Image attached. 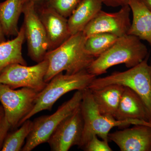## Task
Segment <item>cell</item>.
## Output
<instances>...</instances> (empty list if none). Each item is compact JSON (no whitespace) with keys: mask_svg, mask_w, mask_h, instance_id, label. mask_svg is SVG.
<instances>
[{"mask_svg":"<svg viewBox=\"0 0 151 151\" xmlns=\"http://www.w3.org/2000/svg\"><path fill=\"white\" fill-rule=\"evenodd\" d=\"M86 38L83 32L77 33L56 48L47 51L44 58L48 62L45 82L47 83L63 71L66 74H73L87 70L95 58L86 52Z\"/></svg>","mask_w":151,"mask_h":151,"instance_id":"6da1fadb","label":"cell"},{"mask_svg":"<svg viewBox=\"0 0 151 151\" xmlns=\"http://www.w3.org/2000/svg\"><path fill=\"white\" fill-rule=\"evenodd\" d=\"M141 40L130 35L119 37L108 50L94 58L86 70L96 76L115 65L124 64L130 68L138 65L148 56V49Z\"/></svg>","mask_w":151,"mask_h":151,"instance_id":"7a4b0ae2","label":"cell"},{"mask_svg":"<svg viewBox=\"0 0 151 151\" xmlns=\"http://www.w3.org/2000/svg\"><path fill=\"white\" fill-rule=\"evenodd\" d=\"M80 108L84 121V129L78 147L83 149L89 140L96 135L104 140H109L108 134L114 127L123 128L131 125H145L151 127V123L143 120H117L113 116L101 114L95 104L92 92L89 88L82 90Z\"/></svg>","mask_w":151,"mask_h":151,"instance_id":"3957f363","label":"cell"},{"mask_svg":"<svg viewBox=\"0 0 151 151\" xmlns=\"http://www.w3.org/2000/svg\"><path fill=\"white\" fill-rule=\"evenodd\" d=\"M96 78L87 70L73 74L60 73L47 82L46 86L39 92L32 111L22 121L23 123L41 111H51L55 102L60 97L73 90H82L88 88Z\"/></svg>","mask_w":151,"mask_h":151,"instance_id":"277c9868","label":"cell"},{"mask_svg":"<svg viewBox=\"0 0 151 151\" xmlns=\"http://www.w3.org/2000/svg\"><path fill=\"white\" fill-rule=\"evenodd\" d=\"M148 56L138 65L123 72H113L102 78H95L88 88L100 89L108 85L119 84L128 87L141 97L145 105L151 123V65Z\"/></svg>","mask_w":151,"mask_h":151,"instance_id":"5b68a950","label":"cell"},{"mask_svg":"<svg viewBox=\"0 0 151 151\" xmlns=\"http://www.w3.org/2000/svg\"><path fill=\"white\" fill-rule=\"evenodd\" d=\"M82 96V90H77L70 99L59 106L54 113L36 119L33 122L32 130L22 151H31L39 145L47 142L60 122L80 107Z\"/></svg>","mask_w":151,"mask_h":151,"instance_id":"8992f818","label":"cell"},{"mask_svg":"<svg viewBox=\"0 0 151 151\" xmlns=\"http://www.w3.org/2000/svg\"><path fill=\"white\" fill-rule=\"evenodd\" d=\"M39 92L27 87L16 90L0 84V102L11 129L21 125L22 121L33 108Z\"/></svg>","mask_w":151,"mask_h":151,"instance_id":"52a82bcc","label":"cell"},{"mask_svg":"<svg viewBox=\"0 0 151 151\" xmlns=\"http://www.w3.org/2000/svg\"><path fill=\"white\" fill-rule=\"evenodd\" d=\"M48 60L42 61L32 66L14 63L7 66L0 73V84L12 89L27 87L40 92L47 83L44 78L48 68Z\"/></svg>","mask_w":151,"mask_h":151,"instance_id":"ba28073f","label":"cell"},{"mask_svg":"<svg viewBox=\"0 0 151 151\" xmlns=\"http://www.w3.org/2000/svg\"><path fill=\"white\" fill-rule=\"evenodd\" d=\"M23 14L24 15L23 25L27 41L28 55L33 60L38 63L44 59L48 51V41L46 32L35 3H24Z\"/></svg>","mask_w":151,"mask_h":151,"instance_id":"9c48e42d","label":"cell"},{"mask_svg":"<svg viewBox=\"0 0 151 151\" xmlns=\"http://www.w3.org/2000/svg\"><path fill=\"white\" fill-rule=\"evenodd\" d=\"M84 129L81 108L63 119L49 138L47 143L52 151H68L79 146Z\"/></svg>","mask_w":151,"mask_h":151,"instance_id":"30bf717a","label":"cell"},{"mask_svg":"<svg viewBox=\"0 0 151 151\" xmlns=\"http://www.w3.org/2000/svg\"><path fill=\"white\" fill-rule=\"evenodd\" d=\"M131 12L129 5L122 7L115 13L100 11L82 32L86 38L99 33L111 34L118 37L127 35L132 23Z\"/></svg>","mask_w":151,"mask_h":151,"instance_id":"8fae6325","label":"cell"},{"mask_svg":"<svg viewBox=\"0 0 151 151\" xmlns=\"http://www.w3.org/2000/svg\"><path fill=\"white\" fill-rule=\"evenodd\" d=\"M40 5L37 12L46 32L48 41L49 51L62 44L71 35L67 18L58 13L46 4Z\"/></svg>","mask_w":151,"mask_h":151,"instance_id":"7c38bea8","label":"cell"},{"mask_svg":"<svg viewBox=\"0 0 151 151\" xmlns=\"http://www.w3.org/2000/svg\"><path fill=\"white\" fill-rule=\"evenodd\" d=\"M121 151H151V127L135 125L108 134Z\"/></svg>","mask_w":151,"mask_h":151,"instance_id":"4fadbf2b","label":"cell"},{"mask_svg":"<svg viewBox=\"0 0 151 151\" xmlns=\"http://www.w3.org/2000/svg\"><path fill=\"white\" fill-rule=\"evenodd\" d=\"M114 118L121 121L140 120L151 123L148 111L141 97L125 86Z\"/></svg>","mask_w":151,"mask_h":151,"instance_id":"5bb4252c","label":"cell"},{"mask_svg":"<svg viewBox=\"0 0 151 151\" xmlns=\"http://www.w3.org/2000/svg\"><path fill=\"white\" fill-rule=\"evenodd\" d=\"M129 5L133 18L128 34L145 40L151 45V11L140 0H130Z\"/></svg>","mask_w":151,"mask_h":151,"instance_id":"9a60e30c","label":"cell"},{"mask_svg":"<svg viewBox=\"0 0 151 151\" xmlns=\"http://www.w3.org/2000/svg\"><path fill=\"white\" fill-rule=\"evenodd\" d=\"M102 0H82L68 18L71 35L83 31L84 28L102 10Z\"/></svg>","mask_w":151,"mask_h":151,"instance_id":"2e32d148","label":"cell"},{"mask_svg":"<svg viewBox=\"0 0 151 151\" xmlns=\"http://www.w3.org/2000/svg\"><path fill=\"white\" fill-rule=\"evenodd\" d=\"M124 86L112 84L91 90L92 97L101 114L114 117L119 107Z\"/></svg>","mask_w":151,"mask_h":151,"instance_id":"e0dca14e","label":"cell"},{"mask_svg":"<svg viewBox=\"0 0 151 151\" xmlns=\"http://www.w3.org/2000/svg\"><path fill=\"white\" fill-rule=\"evenodd\" d=\"M25 39L24 27L22 25L15 38L0 43V73L11 64L27 65L22 54V47Z\"/></svg>","mask_w":151,"mask_h":151,"instance_id":"ac0fdd59","label":"cell"},{"mask_svg":"<svg viewBox=\"0 0 151 151\" xmlns=\"http://www.w3.org/2000/svg\"><path fill=\"white\" fill-rule=\"evenodd\" d=\"M22 0H6L0 3V23L7 36H16L19 32L18 23L23 13Z\"/></svg>","mask_w":151,"mask_h":151,"instance_id":"d6986e66","label":"cell"},{"mask_svg":"<svg viewBox=\"0 0 151 151\" xmlns=\"http://www.w3.org/2000/svg\"><path fill=\"white\" fill-rule=\"evenodd\" d=\"M119 37L107 33L95 34L86 38L85 50L88 54L96 58L108 50Z\"/></svg>","mask_w":151,"mask_h":151,"instance_id":"ffe728a7","label":"cell"},{"mask_svg":"<svg viewBox=\"0 0 151 151\" xmlns=\"http://www.w3.org/2000/svg\"><path fill=\"white\" fill-rule=\"evenodd\" d=\"M33 122L25 121L19 129L8 134L3 145L2 151H19L24 145L25 140L32 130Z\"/></svg>","mask_w":151,"mask_h":151,"instance_id":"44dd1931","label":"cell"},{"mask_svg":"<svg viewBox=\"0 0 151 151\" xmlns=\"http://www.w3.org/2000/svg\"><path fill=\"white\" fill-rule=\"evenodd\" d=\"M82 0H48L46 4L66 18L71 15Z\"/></svg>","mask_w":151,"mask_h":151,"instance_id":"7402d4cb","label":"cell"},{"mask_svg":"<svg viewBox=\"0 0 151 151\" xmlns=\"http://www.w3.org/2000/svg\"><path fill=\"white\" fill-rule=\"evenodd\" d=\"M94 135L85 145L83 150L86 151H112L108 145V141L100 140Z\"/></svg>","mask_w":151,"mask_h":151,"instance_id":"603a6c76","label":"cell"},{"mask_svg":"<svg viewBox=\"0 0 151 151\" xmlns=\"http://www.w3.org/2000/svg\"><path fill=\"white\" fill-rule=\"evenodd\" d=\"M10 129V126L5 115L0 116V151H1L4 142Z\"/></svg>","mask_w":151,"mask_h":151,"instance_id":"cb8c5ba5","label":"cell"},{"mask_svg":"<svg viewBox=\"0 0 151 151\" xmlns=\"http://www.w3.org/2000/svg\"><path fill=\"white\" fill-rule=\"evenodd\" d=\"M103 4L108 6L117 7L129 5L130 0H102Z\"/></svg>","mask_w":151,"mask_h":151,"instance_id":"d4e9b609","label":"cell"},{"mask_svg":"<svg viewBox=\"0 0 151 151\" xmlns=\"http://www.w3.org/2000/svg\"><path fill=\"white\" fill-rule=\"evenodd\" d=\"M24 4L28 2H32L35 4L36 5H40L46 3L48 0H22Z\"/></svg>","mask_w":151,"mask_h":151,"instance_id":"484cf974","label":"cell"},{"mask_svg":"<svg viewBox=\"0 0 151 151\" xmlns=\"http://www.w3.org/2000/svg\"><path fill=\"white\" fill-rule=\"evenodd\" d=\"M5 35L4 33L1 25L0 23V43L6 41L5 39Z\"/></svg>","mask_w":151,"mask_h":151,"instance_id":"4316f807","label":"cell"},{"mask_svg":"<svg viewBox=\"0 0 151 151\" xmlns=\"http://www.w3.org/2000/svg\"><path fill=\"white\" fill-rule=\"evenodd\" d=\"M148 9L151 11V0H140Z\"/></svg>","mask_w":151,"mask_h":151,"instance_id":"83f0119b","label":"cell"},{"mask_svg":"<svg viewBox=\"0 0 151 151\" xmlns=\"http://www.w3.org/2000/svg\"><path fill=\"white\" fill-rule=\"evenodd\" d=\"M4 115V111L2 105H1L0 106V116Z\"/></svg>","mask_w":151,"mask_h":151,"instance_id":"f1b7e54d","label":"cell"},{"mask_svg":"<svg viewBox=\"0 0 151 151\" xmlns=\"http://www.w3.org/2000/svg\"></svg>","mask_w":151,"mask_h":151,"instance_id":"f546056e","label":"cell"},{"mask_svg":"<svg viewBox=\"0 0 151 151\" xmlns=\"http://www.w3.org/2000/svg\"></svg>","mask_w":151,"mask_h":151,"instance_id":"4dcf8cb0","label":"cell"}]
</instances>
